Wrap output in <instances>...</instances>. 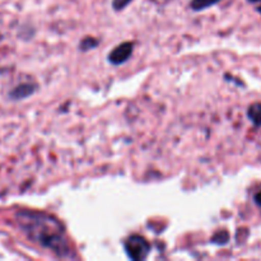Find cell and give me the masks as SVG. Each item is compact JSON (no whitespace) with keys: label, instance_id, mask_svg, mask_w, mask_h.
<instances>
[{"label":"cell","instance_id":"cell-9","mask_svg":"<svg viewBox=\"0 0 261 261\" xmlns=\"http://www.w3.org/2000/svg\"><path fill=\"white\" fill-rule=\"evenodd\" d=\"M132 2V0H112V7L115 10H122L124 8L127 7V4Z\"/></svg>","mask_w":261,"mask_h":261},{"label":"cell","instance_id":"cell-7","mask_svg":"<svg viewBox=\"0 0 261 261\" xmlns=\"http://www.w3.org/2000/svg\"><path fill=\"white\" fill-rule=\"evenodd\" d=\"M228 240H229V234L227 233L226 231L219 232V233H217L216 236L213 237V242H216V244H218V245L227 244V242H228Z\"/></svg>","mask_w":261,"mask_h":261},{"label":"cell","instance_id":"cell-4","mask_svg":"<svg viewBox=\"0 0 261 261\" xmlns=\"http://www.w3.org/2000/svg\"><path fill=\"white\" fill-rule=\"evenodd\" d=\"M247 116L251 120L252 124L256 126H261V103H254L250 106L247 111Z\"/></svg>","mask_w":261,"mask_h":261},{"label":"cell","instance_id":"cell-3","mask_svg":"<svg viewBox=\"0 0 261 261\" xmlns=\"http://www.w3.org/2000/svg\"><path fill=\"white\" fill-rule=\"evenodd\" d=\"M133 48H134L133 42L121 43V45H119L117 47H115L114 50H112V53L109 55V60L111 61L112 64H115V65L125 63V61L132 56Z\"/></svg>","mask_w":261,"mask_h":261},{"label":"cell","instance_id":"cell-11","mask_svg":"<svg viewBox=\"0 0 261 261\" xmlns=\"http://www.w3.org/2000/svg\"><path fill=\"white\" fill-rule=\"evenodd\" d=\"M247 2H250V3H257V2H261V0H247Z\"/></svg>","mask_w":261,"mask_h":261},{"label":"cell","instance_id":"cell-1","mask_svg":"<svg viewBox=\"0 0 261 261\" xmlns=\"http://www.w3.org/2000/svg\"><path fill=\"white\" fill-rule=\"evenodd\" d=\"M20 228L31 240L50 249L60 257H69L70 249L64 228L53 217L35 212H20L17 216Z\"/></svg>","mask_w":261,"mask_h":261},{"label":"cell","instance_id":"cell-10","mask_svg":"<svg viewBox=\"0 0 261 261\" xmlns=\"http://www.w3.org/2000/svg\"><path fill=\"white\" fill-rule=\"evenodd\" d=\"M255 201H256V204L259 206H261V191H259V193L255 195Z\"/></svg>","mask_w":261,"mask_h":261},{"label":"cell","instance_id":"cell-12","mask_svg":"<svg viewBox=\"0 0 261 261\" xmlns=\"http://www.w3.org/2000/svg\"><path fill=\"white\" fill-rule=\"evenodd\" d=\"M259 12H260V13H261V7H260V8H259Z\"/></svg>","mask_w":261,"mask_h":261},{"label":"cell","instance_id":"cell-8","mask_svg":"<svg viewBox=\"0 0 261 261\" xmlns=\"http://www.w3.org/2000/svg\"><path fill=\"white\" fill-rule=\"evenodd\" d=\"M97 43H98V41L94 40V38H92V37L86 38V40L82 42V50H88V48L96 47Z\"/></svg>","mask_w":261,"mask_h":261},{"label":"cell","instance_id":"cell-5","mask_svg":"<svg viewBox=\"0 0 261 261\" xmlns=\"http://www.w3.org/2000/svg\"><path fill=\"white\" fill-rule=\"evenodd\" d=\"M33 91H35V87L31 86V84H22V86L17 87V88L12 92V97L17 99L25 98V97H28L30 94H32Z\"/></svg>","mask_w":261,"mask_h":261},{"label":"cell","instance_id":"cell-2","mask_svg":"<svg viewBox=\"0 0 261 261\" xmlns=\"http://www.w3.org/2000/svg\"><path fill=\"white\" fill-rule=\"evenodd\" d=\"M150 246L147 240L140 236H132L125 242V251L127 252L130 259L143 260L149 254Z\"/></svg>","mask_w":261,"mask_h":261},{"label":"cell","instance_id":"cell-6","mask_svg":"<svg viewBox=\"0 0 261 261\" xmlns=\"http://www.w3.org/2000/svg\"><path fill=\"white\" fill-rule=\"evenodd\" d=\"M221 0H193L191 2V8L194 10H204L206 8L212 7V5H216Z\"/></svg>","mask_w":261,"mask_h":261}]
</instances>
